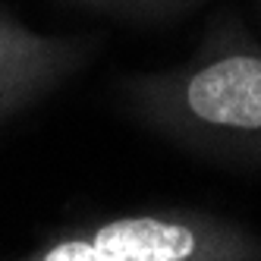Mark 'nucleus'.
<instances>
[{"label": "nucleus", "instance_id": "nucleus-1", "mask_svg": "<svg viewBox=\"0 0 261 261\" xmlns=\"http://www.w3.org/2000/svg\"><path fill=\"white\" fill-rule=\"evenodd\" d=\"M114 95L129 120L179 151L261 170V41L236 10H217L182 63L126 72Z\"/></svg>", "mask_w": 261, "mask_h": 261}, {"label": "nucleus", "instance_id": "nucleus-2", "mask_svg": "<svg viewBox=\"0 0 261 261\" xmlns=\"http://www.w3.org/2000/svg\"><path fill=\"white\" fill-rule=\"evenodd\" d=\"M25 261H261V236L233 217L189 204L91 211L47 227Z\"/></svg>", "mask_w": 261, "mask_h": 261}, {"label": "nucleus", "instance_id": "nucleus-3", "mask_svg": "<svg viewBox=\"0 0 261 261\" xmlns=\"http://www.w3.org/2000/svg\"><path fill=\"white\" fill-rule=\"evenodd\" d=\"M95 35H47L0 7V123L60 91L95 60Z\"/></svg>", "mask_w": 261, "mask_h": 261}, {"label": "nucleus", "instance_id": "nucleus-4", "mask_svg": "<svg viewBox=\"0 0 261 261\" xmlns=\"http://www.w3.org/2000/svg\"><path fill=\"white\" fill-rule=\"evenodd\" d=\"M66 7H79L91 13H107V16H126V19H176L195 10L204 0H60Z\"/></svg>", "mask_w": 261, "mask_h": 261}, {"label": "nucleus", "instance_id": "nucleus-5", "mask_svg": "<svg viewBox=\"0 0 261 261\" xmlns=\"http://www.w3.org/2000/svg\"><path fill=\"white\" fill-rule=\"evenodd\" d=\"M255 4H258V16H261V0H255Z\"/></svg>", "mask_w": 261, "mask_h": 261}]
</instances>
